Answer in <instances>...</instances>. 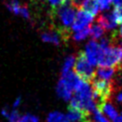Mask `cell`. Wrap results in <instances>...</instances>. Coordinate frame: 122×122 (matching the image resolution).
Returning <instances> with one entry per match:
<instances>
[{"label":"cell","mask_w":122,"mask_h":122,"mask_svg":"<svg viewBox=\"0 0 122 122\" xmlns=\"http://www.w3.org/2000/svg\"><path fill=\"white\" fill-rule=\"evenodd\" d=\"M118 36L122 38V23H121V26H120V29L118 30Z\"/></svg>","instance_id":"obj_26"},{"label":"cell","mask_w":122,"mask_h":122,"mask_svg":"<svg viewBox=\"0 0 122 122\" xmlns=\"http://www.w3.org/2000/svg\"><path fill=\"white\" fill-rule=\"evenodd\" d=\"M92 114V121L93 122H110L104 115H103V113L98 110V109H94L92 112H91Z\"/></svg>","instance_id":"obj_16"},{"label":"cell","mask_w":122,"mask_h":122,"mask_svg":"<svg viewBox=\"0 0 122 122\" xmlns=\"http://www.w3.org/2000/svg\"><path fill=\"white\" fill-rule=\"evenodd\" d=\"M105 32V30L100 27L98 24H94L92 26H90V34L92 38V40L99 39Z\"/></svg>","instance_id":"obj_14"},{"label":"cell","mask_w":122,"mask_h":122,"mask_svg":"<svg viewBox=\"0 0 122 122\" xmlns=\"http://www.w3.org/2000/svg\"><path fill=\"white\" fill-rule=\"evenodd\" d=\"M6 7L12 13H14L16 15H19V10H20V8H21V4L17 0H11V1H10L9 3L6 4Z\"/></svg>","instance_id":"obj_15"},{"label":"cell","mask_w":122,"mask_h":122,"mask_svg":"<svg viewBox=\"0 0 122 122\" xmlns=\"http://www.w3.org/2000/svg\"><path fill=\"white\" fill-rule=\"evenodd\" d=\"M19 15H21L22 17L26 18V19H30V10L27 5H23L21 4V8L19 10Z\"/></svg>","instance_id":"obj_21"},{"label":"cell","mask_w":122,"mask_h":122,"mask_svg":"<svg viewBox=\"0 0 122 122\" xmlns=\"http://www.w3.org/2000/svg\"><path fill=\"white\" fill-rule=\"evenodd\" d=\"M74 63H75V56L74 55L68 56L64 61V64H63V67H62V71H61V75H65L66 73H68L71 71H72V69L74 67Z\"/></svg>","instance_id":"obj_12"},{"label":"cell","mask_w":122,"mask_h":122,"mask_svg":"<svg viewBox=\"0 0 122 122\" xmlns=\"http://www.w3.org/2000/svg\"><path fill=\"white\" fill-rule=\"evenodd\" d=\"M96 109H98L103 114L107 115L111 120H114V119L118 116V113H117L116 109H115V108L112 106V104H111L109 101H107V102L101 104V105H100L98 108H96Z\"/></svg>","instance_id":"obj_10"},{"label":"cell","mask_w":122,"mask_h":122,"mask_svg":"<svg viewBox=\"0 0 122 122\" xmlns=\"http://www.w3.org/2000/svg\"><path fill=\"white\" fill-rule=\"evenodd\" d=\"M84 52L86 54L88 61L92 66H96L98 64V60H99V56H100V52H101V48L99 46V43L96 40L92 39L90 42H88V44L86 45V49H85Z\"/></svg>","instance_id":"obj_5"},{"label":"cell","mask_w":122,"mask_h":122,"mask_svg":"<svg viewBox=\"0 0 122 122\" xmlns=\"http://www.w3.org/2000/svg\"><path fill=\"white\" fill-rule=\"evenodd\" d=\"M116 72V68H111V67H99L97 71H95L94 77L102 80L111 81L112 80L114 74Z\"/></svg>","instance_id":"obj_9"},{"label":"cell","mask_w":122,"mask_h":122,"mask_svg":"<svg viewBox=\"0 0 122 122\" xmlns=\"http://www.w3.org/2000/svg\"><path fill=\"white\" fill-rule=\"evenodd\" d=\"M112 2L115 5V6H118V5H122V0H112Z\"/></svg>","instance_id":"obj_24"},{"label":"cell","mask_w":122,"mask_h":122,"mask_svg":"<svg viewBox=\"0 0 122 122\" xmlns=\"http://www.w3.org/2000/svg\"><path fill=\"white\" fill-rule=\"evenodd\" d=\"M113 122H122V114L118 115V116L113 120Z\"/></svg>","instance_id":"obj_25"},{"label":"cell","mask_w":122,"mask_h":122,"mask_svg":"<svg viewBox=\"0 0 122 122\" xmlns=\"http://www.w3.org/2000/svg\"><path fill=\"white\" fill-rule=\"evenodd\" d=\"M72 89L62 79L60 78L56 87V92L58 94L59 97H61L63 100L68 101L71 100V98L72 97Z\"/></svg>","instance_id":"obj_7"},{"label":"cell","mask_w":122,"mask_h":122,"mask_svg":"<svg viewBox=\"0 0 122 122\" xmlns=\"http://www.w3.org/2000/svg\"><path fill=\"white\" fill-rule=\"evenodd\" d=\"M20 117L21 116H20L19 112L16 109H13L12 111L10 112V113H9V115H8L7 118L9 120V122H18V120H19Z\"/></svg>","instance_id":"obj_19"},{"label":"cell","mask_w":122,"mask_h":122,"mask_svg":"<svg viewBox=\"0 0 122 122\" xmlns=\"http://www.w3.org/2000/svg\"><path fill=\"white\" fill-rule=\"evenodd\" d=\"M20 103H21V97L19 96V97H17V98L15 99V101L13 102L12 107H13V108H17V107L20 105Z\"/></svg>","instance_id":"obj_22"},{"label":"cell","mask_w":122,"mask_h":122,"mask_svg":"<svg viewBox=\"0 0 122 122\" xmlns=\"http://www.w3.org/2000/svg\"><path fill=\"white\" fill-rule=\"evenodd\" d=\"M73 69L75 74L80 79L88 83L92 82V80L94 78L95 71L93 66L88 61L84 51H79L78 54L75 56V63Z\"/></svg>","instance_id":"obj_3"},{"label":"cell","mask_w":122,"mask_h":122,"mask_svg":"<svg viewBox=\"0 0 122 122\" xmlns=\"http://www.w3.org/2000/svg\"><path fill=\"white\" fill-rule=\"evenodd\" d=\"M41 38L44 42L51 43L53 45L58 46L61 42V36L60 34L54 30V29H50L48 30H45L41 33Z\"/></svg>","instance_id":"obj_8"},{"label":"cell","mask_w":122,"mask_h":122,"mask_svg":"<svg viewBox=\"0 0 122 122\" xmlns=\"http://www.w3.org/2000/svg\"><path fill=\"white\" fill-rule=\"evenodd\" d=\"M75 17V9L70 0L65 4L51 8V18L52 29L61 36V39L67 41L71 35V25Z\"/></svg>","instance_id":"obj_1"},{"label":"cell","mask_w":122,"mask_h":122,"mask_svg":"<svg viewBox=\"0 0 122 122\" xmlns=\"http://www.w3.org/2000/svg\"><path fill=\"white\" fill-rule=\"evenodd\" d=\"M81 10H84L92 16H95L98 14L99 7L95 0H85L84 4L81 7Z\"/></svg>","instance_id":"obj_11"},{"label":"cell","mask_w":122,"mask_h":122,"mask_svg":"<svg viewBox=\"0 0 122 122\" xmlns=\"http://www.w3.org/2000/svg\"><path fill=\"white\" fill-rule=\"evenodd\" d=\"M73 92H74V95L71 98L69 104L70 107L78 109L89 114L94 109H96L92 99V88L88 82L81 79Z\"/></svg>","instance_id":"obj_2"},{"label":"cell","mask_w":122,"mask_h":122,"mask_svg":"<svg viewBox=\"0 0 122 122\" xmlns=\"http://www.w3.org/2000/svg\"><path fill=\"white\" fill-rule=\"evenodd\" d=\"M47 122H70L67 116L59 112H52L48 115Z\"/></svg>","instance_id":"obj_13"},{"label":"cell","mask_w":122,"mask_h":122,"mask_svg":"<svg viewBox=\"0 0 122 122\" xmlns=\"http://www.w3.org/2000/svg\"><path fill=\"white\" fill-rule=\"evenodd\" d=\"M88 35H90V27L85 28V29L82 30L76 31V32L72 35V38H73V40H75V41H81V40L85 39Z\"/></svg>","instance_id":"obj_17"},{"label":"cell","mask_w":122,"mask_h":122,"mask_svg":"<svg viewBox=\"0 0 122 122\" xmlns=\"http://www.w3.org/2000/svg\"><path fill=\"white\" fill-rule=\"evenodd\" d=\"M112 14H113V17L116 21L117 24H121L122 23V5H118V6H115L113 11H112Z\"/></svg>","instance_id":"obj_18"},{"label":"cell","mask_w":122,"mask_h":122,"mask_svg":"<svg viewBox=\"0 0 122 122\" xmlns=\"http://www.w3.org/2000/svg\"><path fill=\"white\" fill-rule=\"evenodd\" d=\"M116 68H118V69H119L120 71H122V63H121V64H120V65H119L118 67H116Z\"/></svg>","instance_id":"obj_27"},{"label":"cell","mask_w":122,"mask_h":122,"mask_svg":"<svg viewBox=\"0 0 122 122\" xmlns=\"http://www.w3.org/2000/svg\"><path fill=\"white\" fill-rule=\"evenodd\" d=\"M93 20V16L84 10H79L75 13V17L73 20V23L71 25V31H79L84 30L85 28L90 27L91 23Z\"/></svg>","instance_id":"obj_4"},{"label":"cell","mask_w":122,"mask_h":122,"mask_svg":"<svg viewBox=\"0 0 122 122\" xmlns=\"http://www.w3.org/2000/svg\"><path fill=\"white\" fill-rule=\"evenodd\" d=\"M1 113L5 116V117H8V115H9V113H10V112H9V110L7 109V108H4V109H2V111H1Z\"/></svg>","instance_id":"obj_23"},{"label":"cell","mask_w":122,"mask_h":122,"mask_svg":"<svg viewBox=\"0 0 122 122\" xmlns=\"http://www.w3.org/2000/svg\"><path fill=\"white\" fill-rule=\"evenodd\" d=\"M96 24H98L100 27H102L105 30H112L117 25L112 12H105V13L99 14L96 19Z\"/></svg>","instance_id":"obj_6"},{"label":"cell","mask_w":122,"mask_h":122,"mask_svg":"<svg viewBox=\"0 0 122 122\" xmlns=\"http://www.w3.org/2000/svg\"><path fill=\"white\" fill-rule=\"evenodd\" d=\"M18 122H38V118L35 115L27 113V114H24L23 116H21L19 118Z\"/></svg>","instance_id":"obj_20"}]
</instances>
